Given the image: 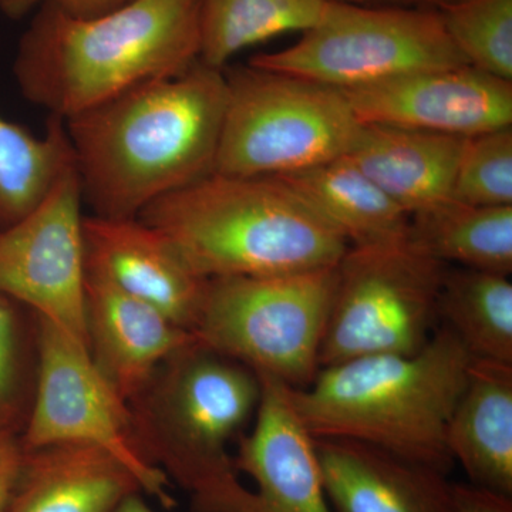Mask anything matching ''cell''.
<instances>
[{"label": "cell", "instance_id": "8fae6325", "mask_svg": "<svg viewBox=\"0 0 512 512\" xmlns=\"http://www.w3.org/2000/svg\"><path fill=\"white\" fill-rule=\"evenodd\" d=\"M83 202L74 164L35 210L0 229V293L87 348Z\"/></svg>", "mask_w": 512, "mask_h": 512}, {"label": "cell", "instance_id": "484cf974", "mask_svg": "<svg viewBox=\"0 0 512 512\" xmlns=\"http://www.w3.org/2000/svg\"><path fill=\"white\" fill-rule=\"evenodd\" d=\"M437 12L468 66L512 82V0H451Z\"/></svg>", "mask_w": 512, "mask_h": 512}, {"label": "cell", "instance_id": "d6986e66", "mask_svg": "<svg viewBox=\"0 0 512 512\" xmlns=\"http://www.w3.org/2000/svg\"><path fill=\"white\" fill-rule=\"evenodd\" d=\"M446 443L468 483L512 497V365L471 360Z\"/></svg>", "mask_w": 512, "mask_h": 512}, {"label": "cell", "instance_id": "9c48e42d", "mask_svg": "<svg viewBox=\"0 0 512 512\" xmlns=\"http://www.w3.org/2000/svg\"><path fill=\"white\" fill-rule=\"evenodd\" d=\"M447 265L409 242L350 247L320 346L319 366L372 356H412L439 328Z\"/></svg>", "mask_w": 512, "mask_h": 512}, {"label": "cell", "instance_id": "7402d4cb", "mask_svg": "<svg viewBox=\"0 0 512 512\" xmlns=\"http://www.w3.org/2000/svg\"><path fill=\"white\" fill-rule=\"evenodd\" d=\"M439 325L460 340L474 360L512 365V284L508 275L447 268Z\"/></svg>", "mask_w": 512, "mask_h": 512}, {"label": "cell", "instance_id": "5bb4252c", "mask_svg": "<svg viewBox=\"0 0 512 512\" xmlns=\"http://www.w3.org/2000/svg\"><path fill=\"white\" fill-rule=\"evenodd\" d=\"M86 266L192 333L208 281L163 232L140 218L90 215L83 222Z\"/></svg>", "mask_w": 512, "mask_h": 512}, {"label": "cell", "instance_id": "6da1fadb", "mask_svg": "<svg viewBox=\"0 0 512 512\" xmlns=\"http://www.w3.org/2000/svg\"><path fill=\"white\" fill-rule=\"evenodd\" d=\"M227 96L224 70L198 60L63 120L92 215L137 218L214 173Z\"/></svg>", "mask_w": 512, "mask_h": 512}, {"label": "cell", "instance_id": "1f68e13d", "mask_svg": "<svg viewBox=\"0 0 512 512\" xmlns=\"http://www.w3.org/2000/svg\"><path fill=\"white\" fill-rule=\"evenodd\" d=\"M110 512H154L148 507L141 493L128 495L117 507H114Z\"/></svg>", "mask_w": 512, "mask_h": 512}, {"label": "cell", "instance_id": "f1b7e54d", "mask_svg": "<svg viewBox=\"0 0 512 512\" xmlns=\"http://www.w3.org/2000/svg\"><path fill=\"white\" fill-rule=\"evenodd\" d=\"M454 512H512V497L470 483H454Z\"/></svg>", "mask_w": 512, "mask_h": 512}, {"label": "cell", "instance_id": "ac0fdd59", "mask_svg": "<svg viewBox=\"0 0 512 512\" xmlns=\"http://www.w3.org/2000/svg\"><path fill=\"white\" fill-rule=\"evenodd\" d=\"M464 138L363 124L348 157L410 215L451 200Z\"/></svg>", "mask_w": 512, "mask_h": 512}, {"label": "cell", "instance_id": "52a82bcc", "mask_svg": "<svg viewBox=\"0 0 512 512\" xmlns=\"http://www.w3.org/2000/svg\"><path fill=\"white\" fill-rule=\"evenodd\" d=\"M336 286L338 266L210 279L192 335L256 375L303 389L320 370V346Z\"/></svg>", "mask_w": 512, "mask_h": 512}, {"label": "cell", "instance_id": "277c9868", "mask_svg": "<svg viewBox=\"0 0 512 512\" xmlns=\"http://www.w3.org/2000/svg\"><path fill=\"white\" fill-rule=\"evenodd\" d=\"M205 279L335 268L342 234L278 177L212 173L138 215Z\"/></svg>", "mask_w": 512, "mask_h": 512}, {"label": "cell", "instance_id": "e0dca14e", "mask_svg": "<svg viewBox=\"0 0 512 512\" xmlns=\"http://www.w3.org/2000/svg\"><path fill=\"white\" fill-rule=\"evenodd\" d=\"M143 493L130 468L99 447L52 444L25 450L5 512H110Z\"/></svg>", "mask_w": 512, "mask_h": 512}, {"label": "cell", "instance_id": "ffe728a7", "mask_svg": "<svg viewBox=\"0 0 512 512\" xmlns=\"http://www.w3.org/2000/svg\"><path fill=\"white\" fill-rule=\"evenodd\" d=\"M278 178L338 229L350 247H377L407 241L409 212L396 204L348 157Z\"/></svg>", "mask_w": 512, "mask_h": 512}, {"label": "cell", "instance_id": "ba28073f", "mask_svg": "<svg viewBox=\"0 0 512 512\" xmlns=\"http://www.w3.org/2000/svg\"><path fill=\"white\" fill-rule=\"evenodd\" d=\"M249 64L353 90L467 63L437 10L328 2L318 25L302 33L295 45L256 55Z\"/></svg>", "mask_w": 512, "mask_h": 512}, {"label": "cell", "instance_id": "cb8c5ba5", "mask_svg": "<svg viewBox=\"0 0 512 512\" xmlns=\"http://www.w3.org/2000/svg\"><path fill=\"white\" fill-rule=\"evenodd\" d=\"M326 6V0H201L200 60L227 69L247 47L315 28Z\"/></svg>", "mask_w": 512, "mask_h": 512}, {"label": "cell", "instance_id": "3957f363", "mask_svg": "<svg viewBox=\"0 0 512 512\" xmlns=\"http://www.w3.org/2000/svg\"><path fill=\"white\" fill-rule=\"evenodd\" d=\"M471 360L439 325L416 355L322 367L308 387H289V397L313 439L359 441L450 474L447 426Z\"/></svg>", "mask_w": 512, "mask_h": 512}, {"label": "cell", "instance_id": "603a6c76", "mask_svg": "<svg viewBox=\"0 0 512 512\" xmlns=\"http://www.w3.org/2000/svg\"><path fill=\"white\" fill-rule=\"evenodd\" d=\"M73 165L62 119L50 116L46 133L39 137L0 116V229L35 210Z\"/></svg>", "mask_w": 512, "mask_h": 512}, {"label": "cell", "instance_id": "4316f807", "mask_svg": "<svg viewBox=\"0 0 512 512\" xmlns=\"http://www.w3.org/2000/svg\"><path fill=\"white\" fill-rule=\"evenodd\" d=\"M451 200L512 207V127L464 138Z\"/></svg>", "mask_w": 512, "mask_h": 512}, {"label": "cell", "instance_id": "7c38bea8", "mask_svg": "<svg viewBox=\"0 0 512 512\" xmlns=\"http://www.w3.org/2000/svg\"><path fill=\"white\" fill-rule=\"evenodd\" d=\"M343 93L363 124L463 138L512 127V82L467 64L403 74Z\"/></svg>", "mask_w": 512, "mask_h": 512}, {"label": "cell", "instance_id": "83f0119b", "mask_svg": "<svg viewBox=\"0 0 512 512\" xmlns=\"http://www.w3.org/2000/svg\"><path fill=\"white\" fill-rule=\"evenodd\" d=\"M52 2L76 18H96L127 5L131 0H0V10L10 19H20L37 5Z\"/></svg>", "mask_w": 512, "mask_h": 512}, {"label": "cell", "instance_id": "4dcf8cb0", "mask_svg": "<svg viewBox=\"0 0 512 512\" xmlns=\"http://www.w3.org/2000/svg\"><path fill=\"white\" fill-rule=\"evenodd\" d=\"M451 0H369V5L439 10Z\"/></svg>", "mask_w": 512, "mask_h": 512}, {"label": "cell", "instance_id": "d4e9b609", "mask_svg": "<svg viewBox=\"0 0 512 512\" xmlns=\"http://www.w3.org/2000/svg\"><path fill=\"white\" fill-rule=\"evenodd\" d=\"M39 372L36 313L0 293V434L22 436Z\"/></svg>", "mask_w": 512, "mask_h": 512}, {"label": "cell", "instance_id": "2e32d148", "mask_svg": "<svg viewBox=\"0 0 512 512\" xmlns=\"http://www.w3.org/2000/svg\"><path fill=\"white\" fill-rule=\"evenodd\" d=\"M323 487L338 512H454V483L383 448L315 439Z\"/></svg>", "mask_w": 512, "mask_h": 512}, {"label": "cell", "instance_id": "4fadbf2b", "mask_svg": "<svg viewBox=\"0 0 512 512\" xmlns=\"http://www.w3.org/2000/svg\"><path fill=\"white\" fill-rule=\"evenodd\" d=\"M261 380V402L251 434L239 437L237 471L255 481L231 512H335L325 487L315 439L293 409L289 386L268 375Z\"/></svg>", "mask_w": 512, "mask_h": 512}, {"label": "cell", "instance_id": "f546056e", "mask_svg": "<svg viewBox=\"0 0 512 512\" xmlns=\"http://www.w3.org/2000/svg\"><path fill=\"white\" fill-rule=\"evenodd\" d=\"M22 460L23 447L18 437L0 434V512H5L8 508Z\"/></svg>", "mask_w": 512, "mask_h": 512}, {"label": "cell", "instance_id": "9a60e30c", "mask_svg": "<svg viewBox=\"0 0 512 512\" xmlns=\"http://www.w3.org/2000/svg\"><path fill=\"white\" fill-rule=\"evenodd\" d=\"M86 333L94 366L126 402L168 356L195 340L191 332L87 266Z\"/></svg>", "mask_w": 512, "mask_h": 512}, {"label": "cell", "instance_id": "8992f818", "mask_svg": "<svg viewBox=\"0 0 512 512\" xmlns=\"http://www.w3.org/2000/svg\"><path fill=\"white\" fill-rule=\"evenodd\" d=\"M224 73L227 107L214 173L279 177L352 150L363 123L343 90L251 64Z\"/></svg>", "mask_w": 512, "mask_h": 512}, {"label": "cell", "instance_id": "d6a6232c", "mask_svg": "<svg viewBox=\"0 0 512 512\" xmlns=\"http://www.w3.org/2000/svg\"><path fill=\"white\" fill-rule=\"evenodd\" d=\"M326 2L357 3V5H366V3H369V0H326Z\"/></svg>", "mask_w": 512, "mask_h": 512}, {"label": "cell", "instance_id": "7a4b0ae2", "mask_svg": "<svg viewBox=\"0 0 512 512\" xmlns=\"http://www.w3.org/2000/svg\"><path fill=\"white\" fill-rule=\"evenodd\" d=\"M201 0H131L76 18L43 3L13 63L25 99L67 120L200 60Z\"/></svg>", "mask_w": 512, "mask_h": 512}, {"label": "cell", "instance_id": "5b68a950", "mask_svg": "<svg viewBox=\"0 0 512 512\" xmlns=\"http://www.w3.org/2000/svg\"><path fill=\"white\" fill-rule=\"evenodd\" d=\"M261 393L254 370L195 339L128 400L141 456L191 495L192 512H229L244 490L228 444Z\"/></svg>", "mask_w": 512, "mask_h": 512}, {"label": "cell", "instance_id": "44dd1931", "mask_svg": "<svg viewBox=\"0 0 512 512\" xmlns=\"http://www.w3.org/2000/svg\"><path fill=\"white\" fill-rule=\"evenodd\" d=\"M407 242L447 266L510 276L512 207L444 201L410 215Z\"/></svg>", "mask_w": 512, "mask_h": 512}, {"label": "cell", "instance_id": "30bf717a", "mask_svg": "<svg viewBox=\"0 0 512 512\" xmlns=\"http://www.w3.org/2000/svg\"><path fill=\"white\" fill-rule=\"evenodd\" d=\"M37 322L39 372L32 410L19 439L22 447H99L130 468L143 493L165 508L174 507L170 478L141 456L128 404L94 366L89 350L49 320L37 316Z\"/></svg>", "mask_w": 512, "mask_h": 512}]
</instances>
